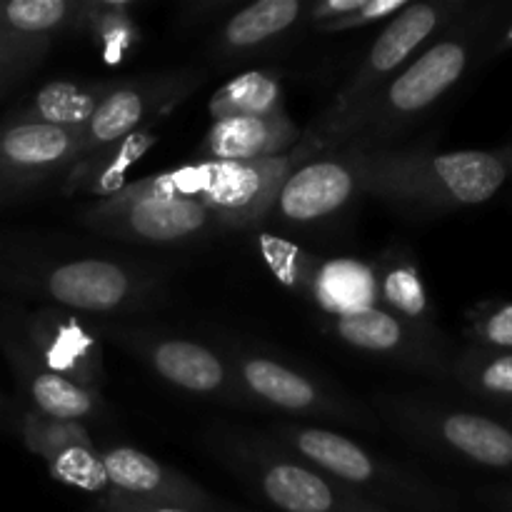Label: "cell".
Returning a JSON list of instances; mask_svg holds the SVG:
<instances>
[{
    "label": "cell",
    "instance_id": "obj_7",
    "mask_svg": "<svg viewBox=\"0 0 512 512\" xmlns=\"http://www.w3.org/2000/svg\"><path fill=\"white\" fill-rule=\"evenodd\" d=\"M448 13L450 5L435 3V0L405 5L395 18L388 20L383 33L375 38V43L365 53L363 63L355 70L353 78L338 90L333 103L305 133H318V130L340 123L353 110L368 103L375 93H380L410 63V58L438 33Z\"/></svg>",
    "mask_w": 512,
    "mask_h": 512
},
{
    "label": "cell",
    "instance_id": "obj_35",
    "mask_svg": "<svg viewBox=\"0 0 512 512\" xmlns=\"http://www.w3.org/2000/svg\"><path fill=\"white\" fill-rule=\"evenodd\" d=\"M343 512H383V510H378V508H375V505L365 503V500L355 498V500H350L348 508H345Z\"/></svg>",
    "mask_w": 512,
    "mask_h": 512
},
{
    "label": "cell",
    "instance_id": "obj_19",
    "mask_svg": "<svg viewBox=\"0 0 512 512\" xmlns=\"http://www.w3.org/2000/svg\"><path fill=\"white\" fill-rule=\"evenodd\" d=\"M303 140V130L288 113L268 118H228L210 125L200 155L203 163H248L290 153Z\"/></svg>",
    "mask_w": 512,
    "mask_h": 512
},
{
    "label": "cell",
    "instance_id": "obj_23",
    "mask_svg": "<svg viewBox=\"0 0 512 512\" xmlns=\"http://www.w3.org/2000/svg\"><path fill=\"white\" fill-rule=\"evenodd\" d=\"M373 270L378 280V308L433 338L430 300L413 255L400 245H390L375 260Z\"/></svg>",
    "mask_w": 512,
    "mask_h": 512
},
{
    "label": "cell",
    "instance_id": "obj_11",
    "mask_svg": "<svg viewBox=\"0 0 512 512\" xmlns=\"http://www.w3.org/2000/svg\"><path fill=\"white\" fill-rule=\"evenodd\" d=\"M363 195L358 145L325 150L295 165L283 180L270 218L285 225H315L335 218Z\"/></svg>",
    "mask_w": 512,
    "mask_h": 512
},
{
    "label": "cell",
    "instance_id": "obj_3",
    "mask_svg": "<svg viewBox=\"0 0 512 512\" xmlns=\"http://www.w3.org/2000/svg\"><path fill=\"white\" fill-rule=\"evenodd\" d=\"M200 165L135 180L110 198L95 200L80 223L100 235L145 245H178L220 228L198 200Z\"/></svg>",
    "mask_w": 512,
    "mask_h": 512
},
{
    "label": "cell",
    "instance_id": "obj_17",
    "mask_svg": "<svg viewBox=\"0 0 512 512\" xmlns=\"http://www.w3.org/2000/svg\"><path fill=\"white\" fill-rule=\"evenodd\" d=\"M80 158V130L13 120L0 128V175L13 183H38L68 170Z\"/></svg>",
    "mask_w": 512,
    "mask_h": 512
},
{
    "label": "cell",
    "instance_id": "obj_16",
    "mask_svg": "<svg viewBox=\"0 0 512 512\" xmlns=\"http://www.w3.org/2000/svg\"><path fill=\"white\" fill-rule=\"evenodd\" d=\"M328 328L335 338L343 340L350 348L373 355V358L390 360L400 368H438L433 338L383 308H368L360 313L330 318Z\"/></svg>",
    "mask_w": 512,
    "mask_h": 512
},
{
    "label": "cell",
    "instance_id": "obj_27",
    "mask_svg": "<svg viewBox=\"0 0 512 512\" xmlns=\"http://www.w3.org/2000/svg\"><path fill=\"white\" fill-rule=\"evenodd\" d=\"M80 33L90 35L108 63H118L138 45L140 30L133 18V3L118 0H83V25Z\"/></svg>",
    "mask_w": 512,
    "mask_h": 512
},
{
    "label": "cell",
    "instance_id": "obj_1",
    "mask_svg": "<svg viewBox=\"0 0 512 512\" xmlns=\"http://www.w3.org/2000/svg\"><path fill=\"white\" fill-rule=\"evenodd\" d=\"M360 148V145H358ZM363 195L400 210H443L480 205L508 180V165L485 150L420 153L398 148H360Z\"/></svg>",
    "mask_w": 512,
    "mask_h": 512
},
{
    "label": "cell",
    "instance_id": "obj_29",
    "mask_svg": "<svg viewBox=\"0 0 512 512\" xmlns=\"http://www.w3.org/2000/svg\"><path fill=\"white\" fill-rule=\"evenodd\" d=\"M50 475L58 483L70 485L75 490H83L90 495H105L108 498L110 485L105 475V465L100 453H95L93 443L88 438L75 440V443L63 445L60 450L45 458Z\"/></svg>",
    "mask_w": 512,
    "mask_h": 512
},
{
    "label": "cell",
    "instance_id": "obj_34",
    "mask_svg": "<svg viewBox=\"0 0 512 512\" xmlns=\"http://www.w3.org/2000/svg\"><path fill=\"white\" fill-rule=\"evenodd\" d=\"M105 512H220L213 503H163V505H103Z\"/></svg>",
    "mask_w": 512,
    "mask_h": 512
},
{
    "label": "cell",
    "instance_id": "obj_31",
    "mask_svg": "<svg viewBox=\"0 0 512 512\" xmlns=\"http://www.w3.org/2000/svg\"><path fill=\"white\" fill-rule=\"evenodd\" d=\"M53 40L18 38V35L0 33V83H10L23 75L25 70L35 68Z\"/></svg>",
    "mask_w": 512,
    "mask_h": 512
},
{
    "label": "cell",
    "instance_id": "obj_14",
    "mask_svg": "<svg viewBox=\"0 0 512 512\" xmlns=\"http://www.w3.org/2000/svg\"><path fill=\"white\" fill-rule=\"evenodd\" d=\"M23 320V333L15 335L45 368L95 390L103 375L98 330L90 328L75 313H60V310H40L25 315Z\"/></svg>",
    "mask_w": 512,
    "mask_h": 512
},
{
    "label": "cell",
    "instance_id": "obj_32",
    "mask_svg": "<svg viewBox=\"0 0 512 512\" xmlns=\"http://www.w3.org/2000/svg\"><path fill=\"white\" fill-rule=\"evenodd\" d=\"M473 380L493 395H512V355H498L473 365Z\"/></svg>",
    "mask_w": 512,
    "mask_h": 512
},
{
    "label": "cell",
    "instance_id": "obj_12",
    "mask_svg": "<svg viewBox=\"0 0 512 512\" xmlns=\"http://www.w3.org/2000/svg\"><path fill=\"white\" fill-rule=\"evenodd\" d=\"M200 80H203V73L198 70H173V73L110 83L93 118L80 130V158L143 130L148 120L160 118L173 110L180 100L188 98L198 88Z\"/></svg>",
    "mask_w": 512,
    "mask_h": 512
},
{
    "label": "cell",
    "instance_id": "obj_18",
    "mask_svg": "<svg viewBox=\"0 0 512 512\" xmlns=\"http://www.w3.org/2000/svg\"><path fill=\"white\" fill-rule=\"evenodd\" d=\"M5 355L10 358V365L15 370L20 388L28 395L30 405L38 415L58 423H83L93 418L100 408L98 390L85 388L75 380L63 378L45 368L28 348L18 340V335L0 333Z\"/></svg>",
    "mask_w": 512,
    "mask_h": 512
},
{
    "label": "cell",
    "instance_id": "obj_20",
    "mask_svg": "<svg viewBox=\"0 0 512 512\" xmlns=\"http://www.w3.org/2000/svg\"><path fill=\"white\" fill-rule=\"evenodd\" d=\"M310 3L303 0H258L230 15L213 40L220 58H243L268 48L303 23Z\"/></svg>",
    "mask_w": 512,
    "mask_h": 512
},
{
    "label": "cell",
    "instance_id": "obj_10",
    "mask_svg": "<svg viewBox=\"0 0 512 512\" xmlns=\"http://www.w3.org/2000/svg\"><path fill=\"white\" fill-rule=\"evenodd\" d=\"M305 158L295 145L290 153L248 163H200L198 200L220 228H255L270 218L278 190L290 170Z\"/></svg>",
    "mask_w": 512,
    "mask_h": 512
},
{
    "label": "cell",
    "instance_id": "obj_15",
    "mask_svg": "<svg viewBox=\"0 0 512 512\" xmlns=\"http://www.w3.org/2000/svg\"><path fill=\"white\" fill-rule=\"evenodd\" d=\"M110 493L103 505L210 503L208 495L185 475L165 468L138 448H110L100 453Z\"/></svg>",
    "mask_w": 512,
    "mask_h": 512
},
{
    "label": "cell",
    "instance_id": "obj_22",
    "mask_svg": "<svg viewBox=\"0 0 512 512\" xmlns=\"http://www.w3.org/2000/svg\"><path fill=\"white\" fill-rule=\"evenodd\" d=\"M155 143H158V138H155L153 130L143 128L120 140V143L83 155L78 163L68 168L65 193L95 195V200L120 193L128 185L130 170L140 163V158L148 155V150Z\"/></svg>",
    "mask_w": 512,
    "mask_h": 512
},
{
    "label": "cell",
    "instance_id": "obj_33",
    "mask_svg": "<svg viewBox=\"0 0 512 512\" xmlns=\"http://www.w3.org/2000/svg\"><path fill=\"white\" fill-rule=\"evenodd\" d=\"M480 338L495 348H512V305H503L480 323Z\"/></svg>",
    "mask_w": 512,
    "mask_h": 512
},
{
    "label": "cell",
    "instance_id": "obj_8",
    "mask_svg": "<svg viewBox=\"0 0 512 512\" xmlns=\"http://www.w3.org/2000/svg\"><path fill=\"white\" fill-rule=\"evenodd\" d=\"M375 408L413 443L440 445L488 468L512 465V433L485 415L438 410L405 395H380Z\"/></svg>",
    "mask_w": 512,
    "mask_h": 512
},
{
    "label": "cell",
    "instance_id": "obj_30",
    "mask_svg": "<svg viewBox=\"0 0 512 512\" xmlns=\"http://www.w3.org/2000/svg\"><path fill=\"white\" fill-rule=\"evenodd\" d=\"M258 250L280 283L288 285V288H293L295 293H300V295L305 293L310 270H313V265H315V255L295 248V245H290L288 240L273 238V235H260Z\"/></svg>",
    "mask_w": 512,
    "mask_h": 512
},
{
    "label": "cell",
    "instance_id": "obj_2",
    "mask_svg": "<svg viewBox=\"0 0 512 512\" xmlns=\"http://www.w3.org/2000/svg\"><path fill=\"white\" fill-rule=\"evenodd\" d=\"M470 63V45L463 38H443L425 53L410 60L380 93L330 128L305 133L298 148L305 158L325 150L360 145V148H390L405 128L433 108L460 78Z\"/></svg>",
    "mask_w": 512,
    "mask_h": 512
},
{
    "label": "cell",
    "instance_id": "obj_36",
    "mask_svg": "<svg viewBox=\"0 0 512 512\" xmlns=\"http://www.w3.org/2000/svg\"><path fill=\"white\" fill-rule=\"evenodd\" d=\"M505 45H512V25L508 28V33H505Z\"/></svg>",
    "mask_w": 512,
    "mask_h": 512
},
{
    "label": "cell",
    "instance_id": "obj_28",
    "mask_svg": "<svg viewBox=\"0 0 512 512\" xmlns=\"http://www.w3.org/2000/svg\"><path fill=\"white\" fill-rule=\"evenodd\" d=\"M405 5V0H323L310 5L305 20L323 33H345L395 18Z\"/></svg>",
    "mask_w": 512,
    "mask_h": 512
},
{
    "label": "cell",
    "instance_id": "obj_6",
    "mask_svg": "<svg viewBox=\"0 0 512 512\" xmlns=\"http://www.w3.org/2000/svg\"><path fill=\"white\" fill-rule=\"evenodd\" d=\"M20 283L35 288L58 308L88 315L135 310L150 303L158 288L143 270L108 258H75L43 265L20 275Z\"/></svg>",
    "mask_w": 512,
    "mask_h": 512
},
{
    "label": "cell",
    "instance_id": "obj_4",
    "mask_svg": "<svg viewBox=\"0 0 512 512\" xmlns=\"http://www.w3.org/2000/svg\"><path fill=\"white\" fill-rule=\"evenodd\" d=\"M270 440L370 505L390 503L403 505V508L405 505L430 508L433 503H438L435 490L413 468H405L398 460L370 453L353 438H345L335 430L318 428V425L283 423L275 425Z\"/></svg>",
    "mask_w": 512,
    "mask_h": 512
},
{
    "label": "cell",
    "instance_id": "obj_13",
    "mask_svg": "<svg viewBox=\"0 0 512 512\" xmlns=\"http://www.w3.org/2000/svg\"><path fill=\"white\" fill-rule=\"evenodd\" d=\"M113 338L125 350L138 355L165 383L175 385L185 393L223 398L235 405L250 403L230 360L210 350L208 345L185 338H170V335L143 333V330L133 328L113 330Z\"/></svg>",
    "mask_w": 512,
    "mask_h": 512
},
{
    "label": "cell",
    "instance_id": "obj_24",
    "mask_svg": "<svg viewBox=\"0 0 512 512\" xmlns=\"http://www.w3.org/2000/svg\"><path fill=\"white\" fill-rule=\"evenodd\" d=\"M108 88L110 83H83V80L70 78L50 80L33 95V100L20 110L15 120L83 130L88 120L93 118L103 95L108 93Z\"/></svg>",
    "mask_w": 512,
    "mask_h": 512
},
{
    "label": "cell",
    "instance_id": "obj_26",
    "mask_svg": "<svg viewBox=\"0 0 512 512\" xmlns=\"http://www.w3.org/2000/svg\"><path fill=\"white\" fill-rule=\"evenodd\" d=\"M83 0H0V33L53 40L58 33H80Z\"/></svg>",
    "mask_w": 512,
    "mask_h": 512
},
{
    "label": "cell",
    "instance_id": "obj_5",
    "mask_svg": "<svg viewBox=\"0 0 512 512\" xmlns=\"http://www.w3.org/2000/svg\"><path fill=\"white\" fill-rule=\"evenodd\" d=\"M213 448L280 512H343L350 495L263 435L218 433Z\"/></svg>",
    "mask_w": 512,
    "mask_h": 512
},
{
    "label": "cell",
    "instance_id": "obj_9",
    "mask_svg": "<svg viewBox=\"0 0 512 512\" xmlns=\"http://www.w3.org/2000/svg\"><path fill=\"white\" fill-rule=\"evenodd\" d=\"M230 365L250 403L268 405L300 418H323L330 423L373 428L375 420L360 403L330 385L288 368L285 363L255 353H230Z\"/></svg>",
    "mask_w": 512,
    "mask_h": 512
},
{
    "label": "cell",
    "instance_id": "obj_25",
    "mask_svg": "<svg viewBox=\"0 0 512 512\" xmlns=\"http://www.w3.org/2000/svg\"><path fill=\"white\" fill-rule=\"evenodd\" d=\"M213 123L228 118H268L285 113L283 83L278 73L250 70L220 85L208 103Z\"/></svg>",
    "mask_w": 512,
    "mask_h": 512
},
{
    "label": "cell",
    "instance_id": "obj_21",
    "mask_svg": "<svg viewBox=\"0 0 512 512\" xmlns=\"http://www.w3.org/2000/svg\"><path fill=\"white\" fill-rule=\"evenodd\" d=\"M305 298L318 305L330 318L378 308V280L370 263L355 258H315Z\"/></svg>",
    "mask_w": 512,
    "mask_h": 512
}]
</instances>
